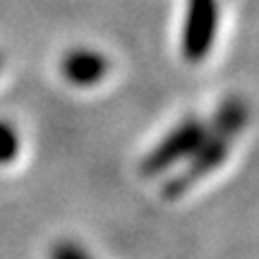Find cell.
<instances>
[{
	"label": "cell",
	"instance_id": "7a4b0ae2",
	"mask_svg": "<svg viewBox=\"0 0 259 259\" xmlns=\"http://www.w3.org/2000/svg\"><path fill=\"white\" fill-rule=\"evenodd\" d=\"M213 24H216V3L213 0H187L183 56L190 63H197L209 53L213 38Z\"/></svg>",
	"mask_w": 259,
	"mask_h": 259
},
{
	"label": "cell",
	"instance_id": "5b68a950",
	"mask_svg": "<svg viewBox=\"0 0 259 259\" xmlns=\"http://www.w3.org/2000/svg\"><path fill=\"white\" fill-rule=\"evenodd\" d=\"M51 259H89V254L74 242H58L51 252Z\"/></svg>",
	"mask_w": 259,
	"mask_h": 259
},
{
	"label": "cell",
	"instance_id": "6da1fadb",
	"mask_svg": "<svg viewBox=\"0 0 259 259\" xmlns=\"http://www.w3.org/2000/svg\"><path fill=\"white\" fill-rule=\"evenodd\" d=\"M204 142V127L202 122L187 120L178 125L161 144H158L144 161H142V176H158L163 168H170L176 161L194 154Z\"/></svg>",
	"mask_w": 259,
	"mask_h": 259
},
{
	"label": "cell",
	"instance_id": "3957f363",
	"mask_svg": "<svg viewBox=\"0 0 259 259\" xmlns=\"http://www.w3.org/2000/svg\"><path fill=\"white\" fill-rule=\"evenodd\" d=\"M60 70H63V77L67 82L77 84V87H92V84L103 79V74L108 70V63L96 51L79 48V51H72V53H67L63 58Z\"/></svg>",
	"mask_w": 259,
	"mask_h": 259
},
{
	"label": "cell",
	"instance_id": "277c9868",
	"mask_svg": "<svg viewBox=\"0 0 259 259\" xmlns=\"http://www.w3.org/2000/svg\"><path fill=\"white\" fill-rule=\"evenodd\" d=\"M17 151H19L17 132L10 127L8 122H0V166L10 163L12 158L17 156Z\"/></svg>",
	"mask_w": 259,
	"mask_h": 259
}]
</instances>
